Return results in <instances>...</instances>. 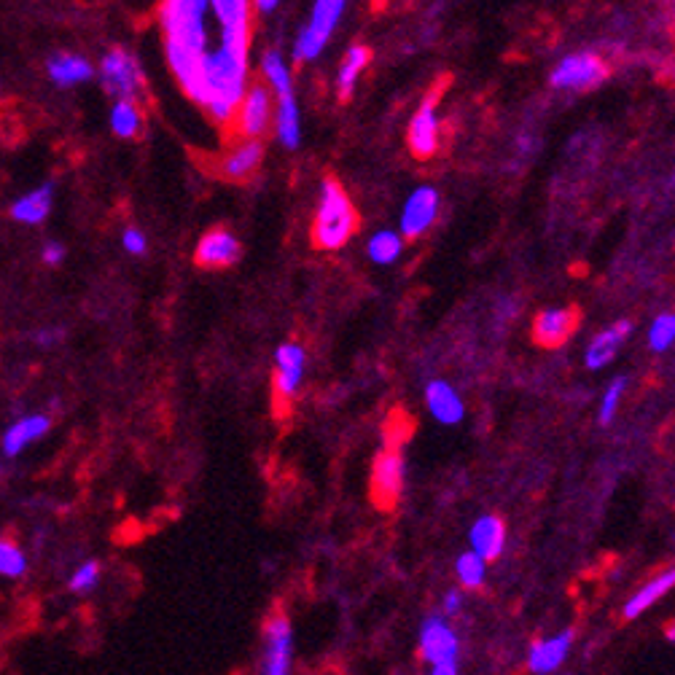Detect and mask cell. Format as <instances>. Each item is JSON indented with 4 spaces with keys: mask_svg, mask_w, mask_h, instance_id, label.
Listing matches in <instances>:
<instances>
[{
    "mask_svg": "<svg viewBox=\"0 0 675 675\" xmlns=\"http://www.w3.org/2000/svg\"><path fill=\"white\" fill-rule=\"evenodd\" d=\"M401 487H404V458L401 447L388 444V450H382L374 460L372 471V498L380 509H393L399 501Z\"/></svg>",
    "mask_w": 675,
    "mask_h": 675,
    "instance_id": "8992f818",
    "label": "cell"
},
{
    "mask_svg": "<svg viewBox=\"0 0 675 675\" xmlns=\"http://www.w3.org/2000/svg\"><path fill=\"white\" fill-rule=\"evenodd\" d=\"M237 259H240V243L226 229H216V232L205 234L200 245H197V253H194V261L205 269L232 267Z\"/></svg>",
    "mask_w": 675,
    "mask_h": 675,
    "instance_id": "e0dca14e",
    "label": "cell"
},
{
    "mask_svg": "<svg viewBox=\"0 0 675 675\" xmlns=\"http://www.w3.org/2000/svg\"><path fill=\"white\" fill-rule=\"evenodd\" d=\"M46 431H49V417L44 415L25 417V420H19V423H14L9 431H6V436H3V452H6V455H17V452L25 450L33 439L44 436Z\"/></svg>",
    "mask_w": 675,
    "mask_h": 675,
    "instance_id": "603a6c76",
    "label": "cell"
},
{
    "mask_svg": "<svg viewBox=\"0 0 675 675\" xmlns=\"http://www.w3.org/2000/svg\"><path fill=\"white\" fill-rule=\"evenodd\" d=\"M632 331L630 321H619L614 323L611 329H606L603 334H598V339L589 345L587 350V366L589 369H600V366H606L614 361L616 350L624 342V337Z\"/></svg>",
    "mask_w": 675,
    "mask_h": 675,
    "instance_id": "44dd1931",
    "label": "cell"
},
{
    "mask_svg": "<svg viewBox=\"0 0 675 675\" xmlns=\"http://www.w3.org/2000/svg\"><path fill=\"white\" fill-rule=\"evenodd\" d=\"M442 84L433 89L431 95L425 97L423 105H420V111L415 113V119L409 124V151L417 156V159H431L436 154V148H439V119H436V103H439V95H442L444 89Z\"/></svg>",
    "mask_w": 675,
    "mask_h": 675,
    "instance_id": "8fae6325",
    "label": "cell"
},
{
    "mask_svg": "<svg viewBox=\"0 0 675 675\" xmlns=\"http://www.w3.org/2000/svg\"><path fill=\"white\" fill-rule=\"evenodd\" d=\"M487 563L474 552H466L458 557V579L466 589H479L485 584Z\"/></svg>",
    "mask_w": 675,
    "mask_h": 675,
    "instance_id": "f546056e",
    "label": "cell"
},
{
    "mask_svg": "<svg viewBox=\"0 0 675 675\" xmlns=\"http://www.w3.org/2000/svg\"><path fill=\"white\" fill-rule=\"evenodd\" d=\"M205 0H167L159 6V22L165 30V41L186 46L191 52H208V30H205Z\"/></svg>",
    "mask_w": 675,
    "mask_h": 675,
    "instance_id": "3957f363",
    "label": "cell"
},
{
    "mask_svg": "<svg viewBox=\"0 0 675 675\" xmlns=\"http://www.w3.org/2000/svg\"><path fill=\"white\" fill-rule=\"evenodd\" d=\"M232 124H237V132L248 140H261V135L272 124V95H269V89L264 84L256 81V84L245 89Z\"/></svg>",
    "mask_w": 675,
    "mask_h": 675,
    "instance_id": "9c48e42d",
    "label": "cell"
},
{
    "mask_svg": "<svg viewBox=\"0 0 675 675\" xmlns=\"http://www.w3.org/2000/svg\"><path fill=\"white\" fill-rule=\"evenodd\" d=\"M277 135L288 148L299 143V111H296L294 97H283L277 105Z\"/></svg>",
    "mask_w": 675,
    "mask_h": 675,
    "instance_id": "f1b7e54d",
    "label": "cell"
},
{
    "mask_svg": "<svg viewBox=\"0 0 675 675\" xmlns=\"http://www.w3.org/2000/svg\"><path fill=\"white\" fill-rule=\"evenodd\" d=\"M471 552L479 554L485 563L490 560H498L506 546V525H503L498 517H482V520L474 522L471 528Z\"/></svg>",
    "mask_w": 675,
    "mask_h": 675,
    "instance_id": "ac0fdd59",
    "label": "cell"
},
{
    "mask_svg": "<svg viewBox=\"0 0 675 675\" xmlns=\"http://www.w3.org/2000/svg\"><path fill=\"white\" fill-rule=\"evenodd\" d=\"M624 385H627V380L619 377V380L611 382V388L606 390V396H603V407H600V423L603 425H608L611 420H614L616 409H619V401H622V396H624Z\"/></svg>",
    "mask_w": 675,
    "mask_h": 675,
    "instance_id": "e575fe53",
    "label": "cell"
},
{
    "mask_svg": "<svg viewBox=\"0 0 675 675\" xmlns=\"http://www.w3.org/2000/svg\"><path fill=\"white\" fill-rule=\"evenodd\" d=\"M358 229V213L353 202L334 178L323 181L321 205L312 221V245L321 251H337Z\"/></svg>",
    "mask_w": 675,
    "mask_h": 675,
    "instance_id": "7a4b0ae2",
    "label": "cell"
},
{
    "mask_svg": "<svg viewBox=\"0 0 675 675\" xmlns=\"http://www.w3.org/2000/svg\"><path fill=\"white\" fill-rule=\"evenodd\" d=\"M218 25H221V44L248 52L251 49V3L245 0H216L213 3Z\"/></svg>",
    "mask_w": 675,
    "mask_h": 675,
    "instance_id": "7c38bea8",
    "label": "cell"
},
{
    "mask_svg": "<svg viewBox=\"0 0 675 675\" xmlns=\"http://www.w3.org/2000/svg\"><path fill=\"white\" fill-rule=\"evenodd\" d=\"M122 240H124V248H127L130 253L146 251V237H143V232H138V229H127Z\"/></svg>",
    "mask_w": 675,
    "mask_h": 675,
    "instance_id": "8d00e7d4",
    "label": "cell"
},
{
    "mask_svg": "<svg viewBox=\"0 0 675 675\" xmlns=\"http://www.w3.org/2000/svg\"><path fill=\"white\" fill-rule=\"evenodd\" d=\"M675 584V571L673 568H667V571H662L659 576H654V579L649 581V584H643L635 595H632L627 603H624L622 608V616L630 622V619H638L641 614H646L654 603H657L659 598H665L667 592L673 589Z\"/></svg>",
    "mask_w": 675,
    "mask_h": 675,
    "instance_id": "ffe728a7",
    "label": "cell"
},
{
    "mask_svg": "<svg viewBox=\"0 0 675 675\" xmlns=\"http://www.w3.org/2000/svg\"><path fill=\"white\" fill-rule=\"evenodd\" d=\"M342 11H345V3H342V0H318L315 9H312V22L307 27L329 41L331 30L337 27Z\"/></svg>",
    "mask_w": 675,
    "mask_h": 675,
    "instance_id": "4316f807",
    "label": "cell"
},
{
    "mask_svg": "<svg viewBox=\"0 0 675 675\" xmlns=\"http://www.w3.org/2000/svg\"><path fill=\"white\" fill-rule=\"evenodd\" d=\"M261 159H264V143L261 140H243L221 156L216 173L226 181H248L259 170Z\"/></svg>",
    "mask_w": 675,
    "mask_h": 675,
    "instance_id": "9a60e30c",
    "label": "cell"
},
{
    "mask_svg": "<svg viewBox=\"0 0 675 675\" xmlns=\"http://www.w3.org/2000/svg\"><path fill=\"white\" fill-rule=\"evenodd\" d=\"M673 339H675V318L670 312H665V315H659L657 321H654V326H651L649 345L654 353H665L667 347L673 345Z\"/></svg>",
    "mask_w": 675,
    "mask_h": 675,
    "instance_id": "d6a6232c",
    "label": "cell"
},
{
    "mask_svg": "<svg viewBox=\"0 0 675 675\" xmlns=\"http://www.w3.org/2000/svg\"><path fill=\"white\" fill-rule=\"evenodd\" d=\"M425 401H428V409L431 415L444 425H455L463 420V401L455 393L450 382L433 380L428 388H425Z\"/></svg>",
    "mask_w": 675,
    "mask_h": 675,
    "instance_id": "d6986e66",
    "label": "cell"
},
{
    "mask_svg": "<svg viewBox=\"0 0 675 675\" xmlns=\"http://www.w3.org/2000/svg\"><path fill=\"white\" fill-rule=\"evenodd\" d=\"M323 46H326V38H321V35L315 33V30H310V27H304L302 35L296 38L294 57L299 62L315 60V57L323 52Z\"/></svg>",
    "mask_w": 675,
    "mask_h": 675,
    "instance_id": "836d02e7",
    "label": "cell"
},
{
    "mask_svg": "<svg viewBox=\"0 0 675 675\" xmlns=\"http://www.w3.org/2000/svg\"><path fill=\"white\" fill-rule=\"evenodd\" d=\"M366 62H369V49H366V46H353V49L347 52L345 62H342V68H339L337 76L339 100H350L355 81L361 76V70L366 68Z\"/></svg>",
    "mask_w": 675,
    "mask_h": 675,
    "instance_id": "d4e9b609",
    "label": "cell"
},
{
    "mask_svg": "<svg viewBox=\"0 0 675 675\" xmlns=\"http://www.w3.org/2000/svg\"><path fill=\"white\" fill-rule=\"evenodd\" d=\"M27 571V557L25 552L19 549L11 538H0V573L9 576V579H17Z\"/></svg>",
    "mask_w": 675,
    "mask_h": 675,
    "instance_id": "4dcf8cb0",
    "label": "cell"
},
{
    "mask_svg": "<svg viewBox=\"0 0 675 675\" xmlns=\"http://www.w3.org/2000/svg\"><path fill=\"white\" fill-rule=\"evenodd\" d=\"M202 78H205V95H208L205 108L210 116L218 124L234 122L237 105L248 89V52L221 44L216 52L205 54Z\"/></svg>",
    "mask_w": 675,
    "mask_h": 675,
    "instance_id": "6da1fadb",
    "label": "cell"
},
{
    "mask_svg": "<svg viewBox=\"0 0 675 675\" xmlns=\"http://www.w3.org/2000/svg\"><path fill=\"white\" fill-rule=\"evenodd\" d=\"M97 579H100V565H97L95 560H89V563H84L81 568H76L73 579H70V589H73V592H87V589L95 587Z\"/></svg>",
    "mask_w": 675,
    "mask_h": 675,
    "instance_id": "d590c367",
    "label": "cell"
},
{
    "mask_svg": "<svg viewBox=\"0 0 675 675\" xmlns=\"http://www.w3.org/2000/svg\"><path fill=\"white\" fill-rule=\"evenodd\" d=\"M100 76H103V87L108 95L119 97V100H130V103H135V97L140 95L143 81H146L138 60L130 52H124V49H111L105 54Z\"/></svg>",
    "mask_w": 675,
    "mask_h": 675,
    "instance_id": "277c9868",
    "label": "cell"
},
{
    "mask_svg": "<svg viewBox=\"0 0 675 675\" xmlns=\"http://www.w3.org/2000/svg\"><path fill=\"white\" fill-rule=\"evenodd\" d=\"M425 675H458V665H431Z\"/></svg>",
    "mask_w": 675,
    "mask_h": 675,
    "instance_id": "ab89813d",
    "label": "cell"
},
{
    "mask_svg": "<svg viewBox=\"0 0 675 675\" xmlns=\"http://www.w3.org/2000/svg\"><path fill=\"white\" fill-rule=\"evenodd\" d=\"M401 253V237L393 232L374 234L372 243H369V256L377 264H390V261L399 259Z\"/></svg>",
    "mask_w": 675,
    "mask_h": 675,
    "instance_id": "1f68e13d",
    "label": "cell"
},
{
    "mask_svg": "<svg viewBox=\"0 0 675 675\" xmlns=\"http://www.w3.org/2000/svg\"><path fill=\"white\" fill-rule=\"evenodd\" d=\"M264 675H291L294 659V630L286 614H272L264 635Z\"/></svg>",
    "mask_w": 675,
    "mask_h": 675,
    "instance_id": "30bf717a",
    "label": "cell"
},
{
    "mask_svg": "<svg viewBox=\"0 0 675 675\" xmlns=\"http://www.w3.org/2000/svg\"><path fill=\"white\" fill-rule=\"evenodd\" d=\"M49 76H52V81L62 84V87H70V84H78V81H87L92 76V65L81 54H52V60H49Z\"/></svg>",
    "mask_w": 675,
    "mask_h": 675,
    "instance_id": "7402d4cb",
    "label": "cell"
},
{
    "mask_svg": "<svg viewBox=\"0 0 675 675\" xmlns=\"http://www.w3.org/2000/svg\"><path fill=\"white\" fill-rule=\"evenodd\" d=\"M261 70H264V76H267L269 87L275 89L280 100H283V97H294L291 76H288V68L283 65V60H280V54H277V52L264 54V60H261Z\"/></svg>",
    "mask_w": 675,
    "mask_h": 675,
    "instance_id": "83f0119b",
    "label": "cell"
},
{
    "mask_svg": "<svg viewBox=\"0 0 675 675\" xmlns=\"http://www.w3.org/2000/svg\"><path fill=\"white\" fill-rule=\"evenodd\" d=\"M52 210V186H41V189L30 191L22 200L14 202L11 216L22 221V224H41Z\"/></svg>",
    "mask_w": 675,
    "mask_h": 675,
    "instance_id": "cb8c5ba5",
    "label": "cell"
},
{
    "mask_svg": "<svg viewBox=\"0 0 675 675\" xmlns=\"http://www.w3.org/2000/svg\"><path fill=\"white\" fill-rule=\"evenodd\" d=\"M576 326H579V310L573 307L544 310L538 312V318L533 321V339L541 347H560L571 339Z\"/></svg>",
    "mask_w": 675,
    "mask_h": 675,
    "instance_id": "5bb4252c",
    "label": "cell"
},
{
    "mask_svg": "<svg viewBox=\"0 0 675 675\" xmlns=\"http://www.w3.org/2000/svg\"><path fill=\"white\" fill-rule=\"evenodd\" d=\"M111 127L119 138H138L140 127H143V113L130 100H119L111 111Z\"/></svg>",
    "mask_w": 675,
    "mask_h": 675,
    "instance_id": "484cf974",
    "label": "cell"
},
{
    "mask_svg": "<svg viewBox=\"0 0 675 675\" xmlns=\"http://www.w3.org/2000/svg\"><path fill=\"white\" fill-rule=\"evenodd\" d=\"M573 643V630H563L557 635H549V638H541L530 646L528 651V667L530 673L536 675H552L557 667L563 665L568 659V651H571Z\"/></svg>",
    "mask_w": 675,
    "mask_h": 675,
    "instance_id": "2e32d148",
    "label": "cell"
},
{
    "mask_svg": "<svg viewBox=\"0 0 675 675\" xmlns=\"http://www.w3.org/2000/svg\"><path fill=\"white\" fill-rule=\"evenodd\" d=\"M256 9H259V11H275L277 3H275V0H261V3H256Z\"/></svg>",
    "mask_w": 675,
    "mask_h": 675,
    "instance_id": "60d3db41",
    "label": "cell"
},
{
    "mask_svg": "<svg viewBox=\"0 0 675 675\" xmlns=\"http://www.w3.org/2000/svg\"><path fill=\"white\" fill-rule=\"evenodd\" d=\"M608 76L606 62L598 54L579 52L568 54L552 73L554 89H592Z\"/></svg>",
    "mask_w": 675,
    "mask_h": 675,
    "instance_id": "ba28073f",
    "label": "cell"
},
{
    "mask_svg": "<svg viewBox=\"0 0 675 675\" xmlns=\"http://www.w3.org/2000/svg\"><path fill=\"white\" fill-rule=\"evenodd\" d=\"M304 374V350L299 345H280L277 347V372L272 377V399H275V412L280 417L286 415L291 401H294L299 382Z\"/></svg>",
    "mask_w": 675,
    "mask_h": 675,
    "instance_id": "5b68a950",
    "label": "cell"
},
{
    "mask_svg": "<svg viewBox=\"0 0 675 675\" xmlns=\"http://www.w3.org/2000/svg\"><path fill=\"white\" fill-rule=\"evenodd\" d=\"M420 657L428 665H458L460 641L444 616H431L420 627Z\"/></svg>",
    "mask_w": 675,
    "mask_h": 675,
    "instance_id": "52a82bcc",
    "label": "cell"
},
{
    "mask_svg": "<svg viewBox=\"0 0 675 675\" xmlns=\"http://www.w3.org/2000/svg\"><path fill=\"white\" fill-rule=\"evenodd\" d=\"M62 245L60 243H49L44 248V261L46 264H49V267H54V264H60L62 261Z\"/></svg>",
    "mask_w": 675,
    "mask_h": 675,
    "instance_id": "f35d334b",
    "label": "cell"
},
{
    "mask_svg": "<svg viewBox=\"0 0 675 675\" xmlns=\"http://www.w3.org/2000/svg\"><path fill=\"white\" fill-rule=\"evenodd\" d=\"M436 213H439V194H436V189L420 186V189L412 191V197L404 205V216H401L404 237L415 240L423 232H428L433 221H436Z\"/></svg>",
    "mask_w": 675,
    "mask_h": 675,
    "instance_id": "4fadbf2b",
    "label": "cell"
},
{
    "mask_svg": "<svg viewBox=\"0 0 675 675\" xmlns=\"http://www.w3.org/2000/svg\"><path fill=\"white\" fill-rule=\"evenodd\" d=\"M460 608H463V598H460V592H450L447 598H444V619H450V616H458Z\"/></svg>",
    "mask_w": 675,
    "mask_h": 675,
    "instance_id": "74e56055",
    "label": "cell"
}]
</instances>
